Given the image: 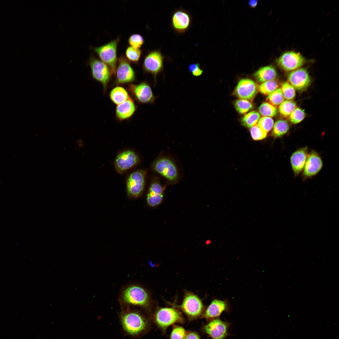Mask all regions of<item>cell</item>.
I'll return each instance as SVG.
<instances>
[{
    "label": "cell",
    "mask_w": 339,
    "mask_h": 339,
    "mask_svg": "<svg viewBox=\"0 0 339 339\" xmlns=\"http://www.w3.org/2000/svg\"><path fill=\"white\" fill-rule=\"evenodd\" d=\"M307 147L298 149L291 155L290 162L295 176H298L303 170L308 155Z\"/></svg>",
    "instance_id": "cell-19"
},
{
    "label": "cell",
    "mask_w": 339,
    "mask_h": 339,
    "mask_svg": "<svg viewBox=\"0 0 339 339\" xmlns=\"http://www.w3.org/2000/svg\"><path fill=\"white\" fill-rule=\"evenodd\" d=\"M305 116V112L299 108H296L290 115V121L293 124L298 123L301 121Z\"/></svg>",
    "instance_id": "cell-35"
},
{
    "label": "cell",
    "mask_w": 339,
    "mask_h": 339,
    "mask_svg": "<svg viewBox=\"0 0 339 339\" xmlns=\"http://www.w3.org/2000/svg\"><path fill=\"white\" fill-rule=\"evenodd\" d=\"M119 41V39L117 38L107 44L93 49L101 61L109 67L112 75L115 74L116 68L117 49Z\"/></svg>",
    "instance_id": "cell-1"
},
{
    "label": "cell",
    "mask_w": 339,
    "mask_h": 339,
    "mask_svg": "<svg viewBox=\"0 0 339 339\" xmlns=\"http://www.w3.org/2000/svg\"><path fill=\"white\" fill-rule=\"evenodd\" d=\"M259 113L262 116L267 117H274L278 113L277 109L274 106L267 102L263 103L259 107Z\"/></svg>",
    "instance_id": "cell-27"
},
{
    "label": "cell",
    "mask_w": 339,
    "mask_h": 339,
    "mask_svg": "<svg viewBox=\"0 0 339 339\" xmlns=\"http://www.w3.org/2000/svg\"><path fill=\"white\" fill-rule=\"evenodd\" d=\"M121 321L125 330L129 334L137 335L145 329L146 322L139 314L135 312H130L123 314L121 317Z\"/></svg>",
    "instance_id": "cell-7"
},
{
    "label": "cell",
    "mask_w": 339,
    "mask_h": 339,
    "mask_svg": "<svg viewBox=\"0 0 339 339\" xmlns=\"http://www.w3.org/2000/svg\"><path fill=\"white\" fill-rule=\"evenodd\" d=\"M127 89L133 98L139 103L153 104L156 100L150 85L146 81L138 84H130Z\"/></svg>",
    "instance_id": "cell-5"
},
{
    "label": "cell",
    "mask_w": 339,
    "mask_h": 339,
    "mask_svg": "<svg viewBox=\"0 0 339 339\" xmlns=\"http://www.w3.org/2000/svg\"><path fill=\"white\" fill-rule=\"evenodd\" d=\"M164 58L160 50L158 49L150 51L144 57L143 65V71L153 76L154 86L156 83L157 75L164 70Z\"/></svg>",
    "instance_id": "cell-2"
},
{
    "label": "cell",
    "mask_w": 339,
    "mask_h": 339,
    "mask_svg": "<svg viewBox=\"0 0 339 339\" xmlns=\"http://www.w3.org/2000/svg\"><path fill=\"white\" fill-rule=\"evenodd\" d=\"M288 80L292 86L297 90H302L307 87L311 78L307 71L304 68H300L292 72Z\"/></svg>",
    "instance_id": "cell-17"
},
{
    "label": "cell",
    "mask_w": 339,
    "mask_h": 339,
    "mask_svg": "<svg viewBox=\"0 0 339 339\" xmlns=\"http://www.w3.org/2000/svg\"><path fill=\"white\" fill-rule=\"evenodd\" d=\"M165 187H163L159 180L152 182L147 196V201L148 205L155 207L159 205L162 202Z\"/></svg>",
    "instance_id": "cell-20"
},
{
    "label": "cell",
    "mask_w": 339,
    "mask_h": 339,
    "mask_svg": "<svg viewBox=\"0 0 339 339\" xmlns=\"http://www.w3.org/2000/svg\"><path fill=\"white\" fill-rule=\"evenodd\" d=\"M277 76L276 69L271 65L261 67L254 74L255 78L260 83L273 80Z\"/></svg>",
    "instance_id": "cell-23"
},
{
    "label": "cell",
    "mask_w": 339,
    "mask_h": 339,
    "mask_svg": "<svg viewBox=\"0 0 339 339\" xmlns=\"http://www.w3.org/2000/svg\"><path fill=\"white\" fill-rule=\"evenodd\" d=\"M138 160L137 155L133 151L128 150L117 155L115 166L117 170L122 173L134 165Z\"/></svg>",
    "instance_id": "cell-18"
},
{
    "label": "cell",
    "mask_w": 339,
    "mask_h": 339,
    "mask_svg": "<svg viewBox=\"0 0 339 339\" xmlns=\"http://www.w3.org/2000/svg\"><path fill=\"white\" fill-rule=\"evenodd\" d=\"M267 100L272 105L277 106L280 105L284 100L281 89H277L269 94Z\"/></svg>",
    "instance_id": "cell-31"
},
{
    "label": "cell",
    "mask_w": 339,
    "mask_h": 339,
    "mask_svg": "<svg viewBox=\"0 0 339 339\" xmlns=\"http://www.w3.org/2000/svg\"><path fill=\"white\" fill-rule=\"evenodd\" d=\"M109 97L112 102L117 105L130 98L127 90L121 86H117L113 89L110 93Z\"/></svg>",
    "instance_id": "cell-24"
},
{
    "label": "cell",
    "mask_w": 339,
    "mask_h": 339,
    "mask_svg": "<svg viewBox=\"0 0 339 339\" xmlns=\"http://www.w3.org/2000/svg\"><path fill=\"white\" fill-rule=\"evenodd\" d=\"M145 172L137 171L132 173L127 181L126 189L128 195L137 197L142 193L144 188Z\"/></svg>",
    "instance_id": "cell-12"
},
{
    "label": "cell",
    "mask_w": 339,
    "mask_h": 339,
    "mask_svg": "<svg viewBox=\"0 0 339 339\" xmlns=\"http://www.w3.org/2000/svg\"><path fill=\"white\" fill-rule=\"evenodd\" d=\"M189 316L195 318L202 312L204 306L200 299L194 293L186 292L181 304L179 307Z\"/></svg>",
    "instance_id": "cell-9"
},
{
    "label": "cell",
    "mask_w": 339,
    "mask_h": 339,
    "mask_svg": "<svg viewBox=\"0 0 339 339\" xmlns=\"http://www.w3.org/2000/svg\"><path fill=\"white\" fill-rule=\"evenodd\" d=\"M234 106L237 111L241 114L246 113L253 107L252 104L250 102L241 99L236 100Z\"/></svg>",
    "instance_id": "cell-32"
},
{
    "label": "cell",
    "mask_w": 339,
    "mask_h": 339,
    "mask_svg": "<svg viewBox=\"0 0 339 339\" xmlns=\"http://www.w3.org/2000/svg\"><path fill=\"white\" fill-rule=\"evenodd\" d=\"M153 168L171 182H175L178 179L179 173L176 165L168 158L163 157L157 159L154 163Z\"/></svg>",
    "instance_id": "cell-6"
},
{
    "label": "cell",
    "mask_w": 339,
    "mask_h": 339,
    "mask_svg": "<svg viewBox=\"0 0 339 339\" xmlns=\"http://www.w3.org/2000/svg\"><path fill=\"white\" fill-rule=\"evenodd\" d=\"M281 90L284 98L288 100L293 99L295 96L294 88L287 82L282 85Z\"/></svg>",
    "instance_id": "cell-34"
},
{
    "label": "cell",
    "mask_w": 339,
    "mask_h": 339,
    "mask_svg": "<svg viewBox=\"0 0 339 339\" xmlns=\"http://www.w3.org/2000/svg\"><path fill=\"white\" fill-rule=\"evenodd\" d=\"M296 107V104L293 101L286 100L280 105L279 108V112L282 115L286 117L290 115Z\"/></svg>",
    "instance_id": "cell-29"
},
{
    "label": "cell",
    "mask_w": 339,
    "mask_h": 339,
    "mask_svg": "<svg viewBox=\"0 0 339 339\" xmlns=\"http://www.w3.org/2000/svg\"><path fill=\"white\" fill-rule=\"evenodd\" d=\"M118 64L115 73V83L117 85L130 83L135 79V72L129 61L123 56L117 59Z\"/></svg>",
    "instance_id": "cell-8"
},
{
    "label": "cell",
    "mask_w": 339,
    "mask_h": 339,
    "mask_svg": "<svg viewBox=\"0 0 339 339\" xmlns=\"http://www.w3.org/2000/svg\"><path fill=\"white\" fill-rule=\"evenodd\" d=\"M192 21L190 14L183 9L175 10L172 13L171 25L176 33L182 34L186 32L190 27Z\"/></svg>",
    "instance_id": "cell-10"
},
{
    "label": "cell",
    "mask_w": 339,
    "mask_h": 339,
    "mask_svg": "<svg viewBox=\"0 0 339 339\" xmlns=\"http://www.w3.org/2000/svg\"><path fill=\"white\" fill-rule=\"evenodd\" d=\"M137 107L130 98L117 105L116 109V119L121 121L131 118L135 112Z\"/></svg>",
    "instance_id": "cell-22"
},
{
    "label": "cell",
    "mask_w": 339,
    "mask_h": 339,
    "mask_svg": "<svg viewBox=\"0 0 339 339\" xmlns=\"http://www.w3.org/2000/svg\"><path fill=\"white\" fill-rule=\"evenodd\" d=\"M128 43L131 46L135 48L140 47L144 43L143 36L139 34H133L129 37Z\"/></svg>",
    "instance_id": "cell-37"
},
{
    "label": "cell",
    "mask_w": 339,
    "mask_h": 339,
    "mask_svg": "<svg viewBox=\"0 0 339 339\" xmlns=\"http://www.w3.org/2000/svg\"><path fill=\"white\" fill-rule=\"evenodd\" d=\"M186 331L181 326H176L173 329L170 335V339H185Z\"/></svg>",
    "instance_id": "cell-38"
},
{
    "label": "cell",
    "mask_w": 339,
    "mask_h": 339,
    "mask_svg": "<svg viewBox=\"0 0 339 339\" xmlns=\"http://www.w3.org/2000/svg\"><path fill=\"white\" fill-rule=\"evenodd\" d=\"M260 117V114L256 111H252L246 114L243 117L242 122L246 127L251 128L256 125Z\"/></svg>",
    "instance_id": "cell-26"
},
{
    "label": "cell",
    "mask_w": 339,
    "mask_h": 339,
    "mask_svg": "<svg viewBox=\"0 0 339 339\" xmlns=\"http://www.w3.org/2000/svg\"><path fill=\"white\" fill-rule=\"evenodd\" d=\"M304 61V58L299 53L289 51L283 53L277 60V63L283 70L290 71L300 67Z\"/></svg>",
    "instance_id": "cell-11"
},
{
    "label": "cell",
    "mask_w": 339,
    "mask_h": 339,
    "mask_svg": "<svg viewBox=\"0 0 339 339\" xmlns=\"http://www.w3.org/2000/svg\"><path fill=\"white\" fill-rule=\"evenodd\" d=\"M257 3V0H251L249 1V4L251 7L254 8L256 6Z\"/></svg>",
    "instance_id": "cell-41"
},
{
    "label": "cell",
    "mask_w": 339,
    "mask_h": 339,
    "mask_svg": "<svg viewBox=\"0 0 339 339\" xmlns=\"http://www.w3.org/2000/svg\"><path fill=\"white\" fill-rule=\"evenodd\" d=\"M142 54L141 50L138 48L132 46L127 47L126 51L127 59L133 63H137L139 60Z\"/></svg>",
    "instance_id": "cell-30"
},
{
    "label": "cell",
    "mask_w": 339,
    "mask_h": 339,
    "mask_svg": "<svg viewBox=\"0 0 339 339\" xmlns=\"http://www.w3.org/2000/svg\"><path fill=\"white\" fill-rule=\"evenodd\" d=\"M122 299L126 303L141 306H145L149 302L147 292L142 287L136 285L127 288L123 292Z\"/></svg>",
    "instance_id": "cell-4"
},
{
    "label": "cell",
    "mask_w": 339,
    "mask_h": 339,
    "mask_svg": "<svg viewBox=\"0 0 339 339\" xmlns=\"http://www.w3.org/2000/svg\"><path fill=\"white\" fill-rule=\"evenodd\" d=\"M181 319L178 311L172 308H163L159 309L155 315V320L158 325L165 328Z\"/></svg>",
    "instance_id": "cell-13"
},
{
    "label": "cell",
    "mask_w": 339,
    "mask_h": 339,
    "mask_svg": "<svg viewBox=\"0 0 339 339\" xmlns=\"http://www.w3.org/2000/svg\"><path fill=\"white\" fill-rule=\"evenodd\" d=\"M323 166V161L319 154L315 151H312L308 154L303 169L304 178L307 179L315 175L321 170Z\"/></svg>",
    "instance_id": "cell-15"
},
{
    "label": "cell",
    "mask_w": 339,
    "mask_h": 339,
    "mask_svg": "<svg viewBox=\"0 0 339 339\" xmlns=\"http://www.w3.org/2000/svg\"><path fill=\"white\" fill-rule=\"evenodd\" d=\"M257 125L267 133L273 127L274 120L271 117L263 116L260 118Z\"/></svg>",
    "instance_id": "cell-33"
},
{
    "label": "cell",
    "mask_w": 339,
    "mask_h": 339,
    "mask_svg": "<svg viewBox=\"0 0 339 339\" xmlns=\"http://www.w3.org/2000/svg\"><path fill=\"white\" fill-rule=\"evenodd\" d=\"M185 339H200L199 336L196 333L191 332L186 335Z\"/></svg>",
    "instance_id": "cell-40"
},
{
    "label": "cell",
    "mask_w": 339,
    "mask_h": 339,
    "mask_svg": "<svg viewBox=\"0 0 339 339\" xmlns=\"http://www.w3.org/2000/svg\"><path fill=\"white\" fill-rule=\"evenodd\" d=\"M273 126L272 135L276 138L280 137L284 135L290 128L288 121L284 120L277 121Z\"/></svg>",
    "instance_id": "cell-25"
},
{
    "label": "cell",
    "mask_w": 339,
    "mask_h": 339,
    "mask_svg": "<svg viewBox=\"0 0 339 339\" xmlns=\"http://www.w3.org/2000/svg\"><path fill=\"white\" fill-rule=\"evenodd\" d=\"M278 87L277 82L274 80L268 81L262 83L259 87V91L264 95L270 94Z\"/></svg>",
    "instance_id": "cell-28"
},
{
    "label": "cell",
    "mask_w": 339,
    "mask_h": 339,
    "mask_svg": "<svg viewBox=\"0 0 339 339\" xmlns=\"http://www.w3.org/2000/svg\"><path fill=\"white\" fill-rule=\"evenodd\" d=\"M250 132L252 138L254 140H262L266 137L267 134L257 125L251 128Z\"/></svg>",
    "instance_id": "cell-36"
},
{
    "label": "cell",
    "mask_w": 339,
    "mask_h": 339,
    "mask_svg": "<svg viewBox=\"0 0 339 339\" xmlns=\"http://www.w3.org/2000/svg\"><path fill=\"white\" fill-rule=\"evenodd\" d=\"M229 309L228 304L226 300H213L207 309L204 317L207 319L218 318L224 311Z\"/></svg>",
    "instance_id": "cell-21"
},
{
    "label": "cell",
    "mask_w": 339,
    "mask_h": 339,
    "mask_svg": "<svg viewBox=\"0 0 339 339\" xmlns=\"http://www.w3.org/2000/svg\"><path fill=\"white\" fill-rule=\"evenodd\" d=\"M92 78L100 82L105 91L112 75L109 67L101 60L91 55L89 61Z\"/></svg>",
    "instance_id": "cell-3"
},
{
    "label": "cell",
    "mask_w": 339,
    "mask_h": 339,
    "mask_svg": "<svg viewBox=\"0 0 339 339\" xmlns=\"http://www.w3.org/2000/svg\"><path fill=\"white\" fill-rule=\"evenodd\" d=\"M188 70L193 76L198 77L202 75L203 70L198 63H192L188 67Z\"/></svg>",
    "instance_id": "cell-39"
},
{
    "label": "cell",
    "mask_w": 339,
    "mask_h": 339,
    "mask_svg": "<svg viewBox=\"0 0 339 339\" xmlns=\"http://www.w3.org/2000/svg\"><path fill=\"white\" fill-rule=\"evenodd\" d=\"M229 324L217 318L213 320L204 327L206 332L213 339H225L228 335Z\"/></svg>",
    "instance_id": "cell-14"
},
{
    "label": "cell",
    "mask_w": 339,
    "mask_h": 339,
    "mask_svg": "<svg viewBox=\"0 0 339 339\" xmlns=\"http://www.w3.org/2000/svg\"><path fill=\"white\" fill-rule=\"evenodd\" d=\"M257 90V85L253 81L250 79L243 78L239 82L234 93L239 99L248 100L254 98Z\"/></svg>",
    "instance_id": "cell-16"
}]
</instances>
